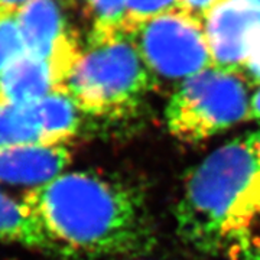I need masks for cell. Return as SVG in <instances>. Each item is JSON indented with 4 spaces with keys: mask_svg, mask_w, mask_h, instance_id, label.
<instances>
[{
    "mask_svg": "<svg viewBox=\"0 0 260 260\" xmlns=\"http://www.w3.org/2000/svg\"><path fill=\"white\" fill-rule=\"evenodd\" d=\"M22 203L52 253L68 260L143 257L156 246L145 194L97 171H65Z\"/></svg>",
    "mask_w": 260,
    "mask_h": 260,
    "instance_id": "6da1fadb",
    "label": "cell"
},
{
    "mask_svg": "<svg viewBox=\"0 0 260 260\" xmlns=\"http://www.w3.org/2000/svg\"><path fill=\"white\" fill-rule=\"evenodd\" d=\"M259 214L260 160L244 136L213 150L189 172L174 215L188 247L227 254Z\"/></svg>",
    "mask_w": 260,
    "mask_h": 260,
    "instance_id": "7a4b0ae2",
    "label": "cell"
},
{
    "mask_svg": "<svg viewBox=\"0 0 260 260\" xmlns=\"http://www.w3.org/2000/svg\"><path fill=\"white\" fill-rule=\"evenodd\" d=\"M155 85L129 32L88 38L62 84L84 114L99 119H124L139 110Z\"/></svg>",
    "mask_w": 260,
    "mask_h": 260,
    "instance_id": "3957f363",
    "label": "cell"
},
{
    "mask_svg": "<svg viewBox=\"0 0 260 260\" xmlns=\"http://www.w3.org/2000/svg\"><path fill=\"white\" fill-rule=\"evenodd\" d=\"M250 97L237 74L208 68L184 80L165 110L168 132L185 143H200L247 120Z\"/></svg>",
    "mask_w": 260,
    "mask_h": 260,
    "instance_id": "277c9868",
    "label": "cell"
},
{
    "mask_svg": "<svg viewBox=\"0 0 260 260\" xmlns=\"http://www.w3.org/2000/svg\"><path fill=\"white\" fill-rule=\"evenodd\" d=\"M129 34L153 77L184 81L213 68L204 22L186 12L162 13Z\"/></svg>",
    "mask_w": 260,
    "mask_h": 260,
    "instance_id": "5b68a950",
    "label": "cell"
},
{
    "mask_svg": "<svg viewBox=\"0 0 260 260\" xmlns=\"http://www.w3.org/2000/svg\"><path fill=\"white\" fill-rule=\"evenodd\" d=\"M18 20L25 54L52 62L65 80L81 45L58 0H30L18 12Z\"/></svg>",
    "mask_w": 260,
    "mask_h": 260,
    "instance_id": "8992f818",
    "label": "cell"
},
{
    "mask_svg": "<svg viewBox=\"0 0 260 260\" xmlns=\"http://www.w3.org/2000/svg\"><path fill=\"white\" fill-rule=\"evenodd\" d=\"M259 22L260 10L242 0H224L217 5L204 19L213 68L243 74L250 37Z\"/></svg>",
    "mask_w": 260,
    "mask_h": 260,
    "instance_id": "52a82bcc",
    "label": "cell"
},
{
    "mask_svg": "<svg viewBox=\"0 0 260 260\" xmlns=\"http://www.w3.org/2000/svg\"><path fill=\"white\" fill-rule=\"evenodd\" d=\"M73 159L68 143H20L0 148V185L34 189L64 174Z\"/></svg>",
    "mask_w": 260,
    "mask_h": 260,
    "instance_id": "ba28073f",
    "label": "cell"
},
{
    "mask_svg": "<svg viewBox=\"0 0 260 260\" xmlns=\"http://www.w3.org/2000/svg\"><path fill=\"white\" fill-rule=\"evenodd\" d=\"M62 81L52 62L23 54L0 74V104L28 106L54 91H62Z\"/></svg>",
    "mask_w": 260,
    "mask_h": 260,
    "instance_id": "9c48e42d",
    "label": "cell"
},
{
    "mask_svg": "<svg viewBox=\"0 0 260 260\" xmlns=\"http://www.w3.org/2000/svg\"><path fill=\"white\" fill-rule=\"evenodd\" d=\"M45 143H68L81 129V114L64 91H54L29 104Z\"/></svg>",
    "mask_w": 260,
    "mask_h": 260,
    "instance_id": "30bf717a",
    "label": "cell"
},
{
    "mask_svg": "<svg viewBox=\"0 0 260 260\" xmlns=\"http://www.w3.org/2000/svg\"><path fill=\"white\" fill-rule=\"evenodd\" d=\"M0 242L32 250L52 253L45 236L38 229L22 200L12 198L0 186Z\"/></svg>",
    "mask_w": 260,
    "mask_h": 260,
    "instance_id": "8fae6325",
    "label": "cell"
},
{
    "mask_svg": "<svg viewBox=\"0 0 260 260\" xmlns=\"http://www.w3.org/2000/svg\"><path fill=\"white\" fill-rule=\"evenodd\" d=\"M80 5L90 22L88 38H99L126 30L127 0H71Z\"/></svg>",
    "mask_w": 260,
    "mask_h": 260,
    "instance_id": "7c38bea8",
    "label": "cell"
},
{
    "mask_svg": "<svg viewBox=\"0 0 260 260\" xmlns=\"http://www.w3.org/2000/svg\"><path fill=\"white\" fill-rule=\"evenodd\" d=\"M37 142L45 143L30 106L0 104V148Z\"/></svg>",
    "mask_w": 260,
    "mask_h": 260,
    "instance_id": "4fadbf2b",
    "label": "cell"
},
{
    "mask_svg": "<svg viewBox=\"0 0 260 260\" xmlns=\"http://www.w3.org/2000/svg\"><path fill=\"white\" fill-rule=\"evenodd\" d=\"M23 54L18 12L0 9V74Z\"/></svg>",
    "mask_w": 260,
    "mask_h": 260,
    "instance_id": "5bb4252c",
    "label": "cell"
},
{
    "mask_svg": "<svg viewBox=\"0 0 260 260\" xmlns=\"http://www.w3.org/2000/svg\"><path fill=\"white\" fill-rule=\"evenodd\" d=\"M179 8V0H127L126 29L130 32L149 19Z\"/></svg>",
    "mask_w": 260,
    "mask_h": 260,
    "instance_id": "9a60e30c",
    "label": "cell"
},
{
    "mask_svg": "<svg viewBox=\"0 0 260 260\" xmlns=\"http://www.w3.org/2000/svg\"><path fill=\"white\" fill-rule=\"evenodd\" d=\"M230 260H260V214L225 254Z\"/></svg>",
    "mask_w": 260,
    "mask_h": 260,
    "instance_id": "2e32d148",
    "label": "cell"
},
{
    "mask_svg": "<svg viewBox=\"0 0 260 260\" xmlns=\"http://www.w3.org/2000/svg\"><path fill=\"white\" fill-rule=\"evenodd\" d=\"M243 74L247 75L254 84L260 85V22L250 37L249 55Z\"/></svg>",
    "mask_w": 260,
    "mask_h": 260,
    "instance_id": "e0dca14e",
    "label": "cell"
},
{
    "mask_svg": "<svg viewBox=\"0 0 260 260\" xmlns=\"http://www.w3.org/2000/svg\"><path fill=\"white\" fill-rule=\"evenodd\" d=\"M224 0H179L178 9L192 15L194 18L204 22L207 15Z\"/></svg>",
    "mask_w": 260,
    "mask_h": 260,
    "instance_id": "ac0fdd59",
    "label": "cell"
},
{
    "mask_svg": "<svg viewBox=\"0 0 260 260\" xmlns=\"http://www.w3.org/2000/svg\"><path fill=\"white\" fill-rule=\"evenodd\" d=\"M257 87L259 88L250 97V106H249L247 120L260 121V85H257Z\"/></svg>",
    "mask_w": 260,
    "mask_h": 260,
    "instance_id": "d6986e66",
    "label": "cell"
},
{
    "mask_svg": "<svg viewBox=\"0 0 260 260\" xmlns=\"http://www.w3.org/2000/svg\"><path fill=\"white\" fill-rule=\"evenodd\" d=\"M30 0H0V9L19 12Z\"/></svg>",
    "mask_w": 260,
    "mask_h": 260,
    "instance_id": "ffe728a7",
    "label": "cell"
},
{
    "mask_svg": "<svg viewBox=\"0 0 260 260\" xmlns=\"http://www.w3.org/2000/svg\"><path fill=\"white\" fill-rule=\"evenodd\" d=\"M247 140H249V143H250L254 153H256V156L260 160V130L251 132L250 135H247Z\"/></svg>",
    "mask_w": 260,
    "mask_h": 260,
    "instance_id": "44dd1931",
    "label": "cell"
},
{
    "mask_svg": "<svg viewBox=\"0 0 260 260\" xmlns=\"http://www.w3.org/2000/svg\"><path fill=\"white\" fill-rule=\"evenodd\" d=\"M242 2H244V3H249V5H251L253 8H256V9L260 10V0H242Z\"/></svg>",
    "mask_w": 260,
    "mask_h": 260,
    "instance_id": "7402d4cb",
    "label": "cell"
},
{
    "mask_svg": "<svg viewBox=\"0 0 260 260\" xmlns=\"http://www.w3.org/2000/svg\"><path fill=\"white\" fill-rule=\"evenodd\" d=\"M94 260H145L142 257H120V259H94Z\"/></svg>",
    "mask_w": 260,
    "mask_h": 260,
    "instance_id": "603a6c76",
    "label": "cell"
}]
</instances>
